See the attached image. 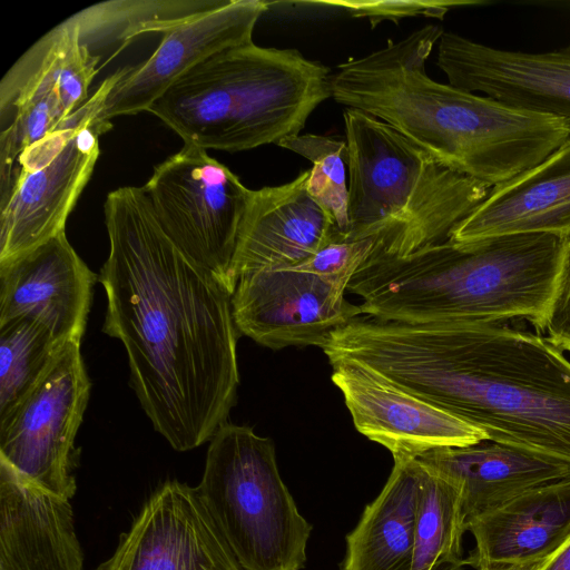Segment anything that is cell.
I'll list each match as a JSON object with an SVG mask.
<instances>
[{
	"mask_svg": "<svg viewBox=\"0 0 570 570\" xmlns=\"http://www.w3.org/2000/svg\"><path fill=\"white\" fill-rule=\"evenodd\" d=\"M104 209L102 331L122 343L131 386L154 429L174 450H193L210 441L235 404L232 294L174 245L142 187L110 191Z\"/></svg>",
	"mask_w": 570,
	"mask_h": 570,
	"instance_id": "6da1fadb",
	"label": "cell"
},
{
	"mask_svg": "<svg viewBox=\"0 0 570 570\" xmlns=\"http://www.w3.org/2000/svg\"><path fill=\"white\" fill-rule=\"evenodd\" d=\"M510 445L570 469V360L502 323L356 317L324 346Z\"/></svg>",
	"mask_w": 570,
	"mask_h": 570,
	"instance_id": "7a4b0ae2",
	"label": "cell"
},
{
	"mask_svg": "<svg viewBox=\"0 0 570 570\" xmlns=\"http://www.w3.org/2000/svg\"><path fill=\"white\" fill-rule=\"evenodd\" d=\"M444 29L412 32L337 66L332 98L395 129L442 165L490 188L534 167L570 138V119L518 108L430 78Z\"/></svg>",
	"mask_w": 570,
	"mask_h": 570,
	"instance_id": "3957f363",
	"label": "cell"
},
{
	"mask_svg": "<svg viewBox=\"0 0 570 570\" xmlns=\"http://www.w3.org/2000/svg\"><path fill=\"white\" fill-rule=\"evenodd\" d=\"M568 238L515 234L451 240L406 256L375 252L346 291L362 315L402 323L527 320L543 332Z\"/></svg>",
	"mask_w": 570,
	"mask_h": 570,
	"instance_id": "277c9868",
	"label": "cell"
},
{
	"mask_svg": "<svg viewBox=\"0 0 570 570\" xmlns=\"http://www.w3.org/2000/svg\"><path fill=\"white\" fill-rule=\"evenodd\" d=\"M332 73L296 49L249 42L220 51L173 85L148 112L185 142L229 153L298 135L332 97Z\"/></svg>",
	"mask_w": 570,
	"mask_h": 570,
	"instance_id": "5b68a950",
	"label": "cell"
},
{
	"mask_svg": "<svg viewBox=\"0 0 570 570\" xmlns=\"http://www.w3.org/2000/svg\"><path fill=\"white\" fill-rule=\"evenodd\" d=\"M347 144L348 229L345 240L373 239L376 252L406 256L443 243L489 194L385 122L343 111Z\"/></svg>",
	"mask_w": 570,
	"mask_h": 570,
	"instance_id": "8992f818",
	"label": "cell"
},
{
	"mask_svg": "<svg viewBox=\"0 0 570 570\" xmlns=\"http://www.w3.org/2000/svg\"><path fill=\"white\" fill-rule=\"evenodd\" d=\"M196 490L243 570H301L311 524L284 484L269 438L224 423Z\"/></svg>",
	"mask_w": 570,
	"mask_h": 570,
	"instance_id": "52a82bcc",
	"label": "cell"
},
{
	"mask_svg": "<svg viewBox=\"0 0 570 570\" xmlns=\"http://www.w3.org/2000/svg\"><path fill=\"white\" fill-rule=\"evenodd\" d=\"M125 72L106 78L58 129L19 155L1 187L0 263L65 232L98 159L99 136L111 128L100 117L106 97Z\"/></svg>",
	"mask_w": 570,
	"mask_h": 570,
	"instance_id": "ba28073f",
	"label": "cell"
},
{
	"mask_svg": "<svg viewBox=\"0 0 570 570\" xmlns=\"http://www.w3.org/2000/svg\"><path fill=\"white\" fill-rule=\"evenodd\" d=\"M174 245L232 295V265L252 189L205 149L184 145L142 187Z\"/></svg>",
	"mask_w": 570,
	"mask_h": 570,
	"instance_id": "9c48e42d",
	"label": "cell"
},
{
	"mask_svg": "<svg viewBox=\"0 0 570 570\" xmlns=\"http://www.w3.org/2000/svg\"><path fill=\"white\" fill-rule=\"evenodd\" d=\"M80 343L65 344L36 385L0 419V460L68 500L77 490L75 439L90 395Z\"/></svg>",
	"mask_w": 570,
	"mask_h": 570,
	"instance_id": "30bf717a",
	"label": "cell"
},
{
	"mask_svg": "<svg viewBox=\"0 0 570 570\" xmlns=\"http://www.w3.org/2000/svg\"><path fill=\"white\" fill-rule=\"evenodd\" d=\"M347 285L293 267L239 275L232 295L236 328L272 350L318 346L362 315L344 297Z\"/></svg>",
	"mask_w": 570,
	"mask_h": 570,
	"instance_id": "8fae6325",
	"label": "cell"
},
{
	"mask_svg": "<svg viewBox=\"0 0 570 570\" xmlns=\"http://www.w3.org/2000/svg\"><path fill=\"white\" fill-rule=\"evenodd\" d=\"M95 570H243L196 488L161 483Z\"/></svg>",
	"mask_w": 570,
	"mask_h": 570,
	"instance_id": "7c38bea8",
	"label": "cell"
},
{
	"mask_svg": "<svg viewBox=\"0 0 570 570\" xmlns=\"http://www.w3.org/2000/svg\"><path fill=\"white\" fill-rule=\"evenodd\" d=\"M272 3L223 0L220 4L167 26L151 56L132 67L106 97L100 117L148 111L173 85L196 66L226 49L253 42V31Z\"/></svg>",
	"mask_w": 570,
	"mask_h": 570,
	"instance_id": "4fadbf2b",
	"label": "cell"
},
{
	"mask_svg": "<svg viewBox=\"0 0 570 570\" xmlns=\"http://www.w3.org/2000/svg\"><path fill=\"white\" fill-rule=\"evenodd\" d=\"M356 430L394 456L488 440L485 433L353 361L331 363Z\"/></svg>",
	"mask_w": 570,
	"mask_h": 570,
	"instance_id": "5bb4252c",
	"label": "cell"
},
{
	"mask_svg": "<svg viewBox=\"0 0 570 570\" xmlns=\"http://www.w3.org/2000/svg\"><path fill=\"white\" fill-rule=\"evenodd\" d=\"M436 65L456 88L570 119V43L544 52L513 51L444 30Z\"/></svg>",
	"mask_w": 570,
	"mask_h": 570,
	"instance_id": "9a60e30c",
	"label": "cell"
},
{
	"mask_svg": "<svg viewBox=\"0 0 570 570\" xmlns=\"http://www.w3.org/2000/svg\"><path fill=\"white\" fill-rule=\"evenodd\" d=\"M97 281L61 232L0 263V324L28 318L61 343L81 341Z\"/></svg>",
	"mask_w": 570,
	"mask_h": 570,
	"instance_id": "2e32d148",
	"label": "cell"
},
{
	"mask_svg": "<svg viewBox=\"0 0 570 570\" xmlns=\"http://www.w3.org/2000/svg\"><path fill=\"white\" fill-rule=\"evenodd\" d=\"M308 175L252 190L232 265L234 287L242 274L296 266L341 240L332 218L307 193Z\"/></svg>",
	"mask_w": 570,
	"mask_h": 570,
	"instance_id": "e0dca14e",
	"label": "cell"
},
{
	"mask_svg": "<svg viewBox=\"0 0 570 570\" xmlns=\"http://www.w3.org/2000/svg\"><path fill=\"white\" fill-rule=\"evenodd\" d=\"M0 570H83L70 500L1 460Z\"/></svg>",
	"mask_w": 570,
	"mask_h": 570,
	"instance_id": "ac0fdd59",
	"label": "cell"
},
{
	"mask_svg": "<svg viewBox=\"0 0 570 570\" xmlns=\"http://www.w3.org/2000/svg\"><path fill=\"white\" fill-rule=\"evenodd\" d=\"M515 234L570 238V138L534 167L492 187L449 240L468 244Z\"/></svg>",
	"mask_w": 570,
	"mask_h": 570,
	"instance_id": "d6986e66",
	"label": "cell"
},
{
	"mask_svg": "<svg viewBox=\"0 0 570 570\" xmlns=\"http://www.w3.org/2000/svg\"><path fill=\"white\" fill-rule=\"evenodd\" d=\"M475 547L465 566L540 562L570 535V479L530 489L466 522Z\"/></svg>",
	"mask_w": 570,
	"mask_h": 570,
	"instance_id": "ffe728a7",
	"label": "cell"
},
{
	"mask_svg": "<svg viewBox=\"0 0 570 570\" xmlns=\"http://www.w3.org/2000/svg\"><path fill=\"white\" fill-rule=\"evenodd\" d=\"M417 459L460 488L466 522L530 489L570 479L567 466L491 440L435 449Z\"/></svg>",
	"mask_w": 570,
	"mask_h": 570,
	"instance_id": "44dd1931",
	"label": "cell"
},
{
	"mask_svg": "<svg viewBox=\"0 0 570 570\" xmlns=\"http://www.w3.org/2000/svg\"><path fill=\"white\" fill-rule=\"evenodd\" d=\"M421 481L419 459L394 456L387 482L346 537L342 570H412Z\"/></svg>",
	"mask_w": 570,
	"mask_h": 570,
	"instance_id": "7402d4cb",
	"label": "cell"
},
{
	"mask_svg": "<svg viewBox=\"0 0 570 570\" xmlns=\"http://www.w3.org/2000/svg\"><path fill=\"white\" fill-rule=\"evenodd\" d=\"M100 56L81 41L72 17L33 43L7 71L0 83V108L30 98H50L70 117L88 99Z\"/></svg>",
	"mask_w": 570,
	"mask_h": 570,
	"instance_id": "603a6c76",
	"label": "cell"
},
{
	"mask_svg": "<svg viewBox=\"0 0 570 570\" xmlns=\"http://www.w3.org/2000/svg\"><path fill=\"white\" fill-rule=\"evenodd\" d=\"M465 531L460 488L422 463L412 570H462Z\"/></svg>",
	"mask_w": 570,
	"mask_h": 570,
	"instance_id": "cb8c5ba5",
	"label": "cell"
},
{
	"mask_svg": "<svg viewBox=\"0 0 570 570\" xmlns=\"http://www.w3.org/2000/svg\"><path fill=\"white\" fill-rule=\"evenodd\" d=\"M65 344L32 320L0 324V419L36 385Z\"/></svg>",
	"mask_w": 570,
	"mask_h": 570,
	"instance_id": "d4e9b609",
	"label": "cell"
},
{
	"mask_svg": "<svg viewBox=\"0 0 570 570\" xmlns=\"http://www.w3.org/2000/svg\"><path fill=\"white\" fill-rule=\"evenodd\" d=\"M312 161L306 181L309 196L328 214L341 240L348 229L347 144L338 137L294 135L278 142Z\"/></svg>",
	"mask_w": 570,
	"mask_h": 570,
	"instance_id": "484cf974",
	"label": "cell"
},
{
	"mask_svg": "<svg viewBox=\"0 0 570 570\" xmlns=\"http://www.w3.org/2000/svg\"><path fill=\"white\" fill-rule=\"evenodd\" d=\"M337 7L354 18L367 19L374 28L377 23L390 20H399L407 17H426L443 19L454 7L480 4V1H455V0H332L312 1Z\"/></svg>",
	"mask_w": 570,
	"mask_h": 570,
	"instance_id": "4316f807",
	"label": "cell"
},
{
	"mask_svg": "<svg viewBox=\"0 0 570 570\" xmlns=\"http://www.w3.org/2000/svg\"><path fill=\"white\" fill-rule=\"evenodd\" d=\"M376 249L373 239L334 240L293 268L348 285Z\"/></svg>",
	"mask_w": 570,
	"mask_h": 570,
	"instance_id": "83f0119b",
	"label": "cell"
},
{
	"mask_svg": "<svg viewBox=\"0 0 570 570\" xmlns=\"http://www.w3.org/2000/svg\"><path fill=\"white\" fill-rule=\"evenodd\" d=\"M543 333L562 352H570V238Z\"/></svg>",
	"mask_w": 570,
	"mask_h": 570,
	"instance_id": "f1b7e54d",
	"label": "cell"
},
{
	"mask_svg": "<svg viewBox=\"0 0 570 570\" xmlns=\"http://www.w3.org/2000/svg\"><path fill=\"white\" fill-rule=\"evenodd\" d=\"M537 570H570V535L541 561Z\"/></svg>",
	"mask_w": 570,
	"mask_h": 570,
	"instance_id": "f546056e",
	"label": "cell"
},
{
	"mask_svg": "<svg viewBox=\"0 0 570 570\" xmlns=\"http://www.w3.org/2000/svg\"><path fill=\"white\" fill-rule=\"evenodd\" d=\"M540 562L511 563V564H493L482 567L479 570H537Z\"/></svg>",
	"mask_w": 570,
	"mask_h": 570,
	"instance_id": "4dcf8cb0",
	"label": "cell"
}]
</instances>
